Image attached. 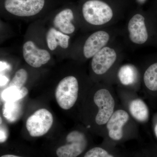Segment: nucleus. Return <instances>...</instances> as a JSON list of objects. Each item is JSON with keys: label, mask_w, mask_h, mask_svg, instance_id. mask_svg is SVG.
Wrapping results in <instances>:
<instances>
[{"label": "nucleus", "mask_w": 157, "mask_h": 157, "mask_svg": "<svg viewBox=\"0 0 157 157\" xmlns=\"http://www.w3.org/2000/svg\"><path fill=\"white\" fill-rule=\"evenodd\" d=\"M121 36L125 46L131 49L146 46L157 49V21L154 16L135 13L127 21Z\"/></svg>", "instance_id": "obj_1"}, {"label": "nucleus", "mask_w": 157, "mask_h": 157, "mask_svg": "<svg viewBox=\"0 0 157 157\" xmlns=\"http://www.w3.org/2000/svg\"><path fill=\"white\" fill-rule=\"evenodd\" d=\"M125 46L117 39L99 51L91 59L93 73L104 82L113 83L117 68L124 58Z\"/></svg>", "instance_id": "obj_2"}, {"label": "nucleus", "mask_w": 157, "mask_h": 157, "mask_svg": "<svg viewBox=\"0 0 157 157\" xmlns=\"http://www.w3.org/2000/svg\"><path fill=\"white\" fill-rule=\"evenodd\" d=\"M81 13L85 25L96 30L115 25L117 21L114 9L103 0H87L82 6Z\"/></svg>", "instance_id": "obj_3"}, {"label": "nucleus", "mask_w": 157, "mask_h": 157, "mask_svg": "<svg viewBox=\"0 0 157 157\" xmlns=\"http://www.w3.org/2000/svg\"><path fill=\"white\" fill-rule=\"evenodd\" d=\"M122 29L113 25L96 30L86 39L82 45V56L91 59L99 51L121 36Z\"/></svg>", "instance_id": "obj_4"}, {"label": "nucleus", "mask_w": 157, "mask_h": 157, "mask_svg": "<svg viewBox=\"0 0 157 157\" xmlns=\"http://www.w3.org/2000/svg\"><path fill=\"white\" fill-rule=\"evenodd\" d=\"M93 101L98 108L95 117L96 124L98 126L105 127L116 109L115 97L111 84L103 82L94 94Z\"/></svg>", "instance_id": "obj_5"}, {"label": "nucleus", "mask_w": 157, "mask_h": 157, "mask_svg": "<svg viewBox=\"0 0 157 157\" xmlns=\"http://www.w3.org/2000/svg\"><path fill=\"white\" fill-rule=\"evenodd\" d=\"M79 92V83L75 76H67L59 82L55 91L56 99L62 109L68 110L76 104Z\"/></svg>", "instance_id": "obj_6"}, {"label": "nucleus", "mask_w": 157, "mask_h": 157, "mask_svg": "<svg viewBox=\"0 0 157 157\" xmlns=\"http://www.w3.org/2000/svg\"><path fill=\"white\" fill-rule=\"evenodd\" d=\"M129 112L123 109H116L106 124L107 137L114 143L124 140L127 127L131 121Z\"/></svg>", "instance_id": "obj_7"}, {"label": "nucleus", "mask_w": 157, "mask_h": 157, "mask_svg": "<svg viewBox=\"0 0 157 157\" xmlns=\"http://www.w3.org/2000/svg\"><path fill=\"white\" fill-rule=\"evenodd\" d=\"M45 0H5L4 8L7 12L20 17L34 16L44 9Z\"/></svg>", "instance_id": "obj_8"}, {"label": "nucleus", "mask_w": 157, "mask_h": 157, "mask_svg": "<svg viewBox=\"0 0 157 157\" xmlns=\"http://www.w3.org/2000/svg\"><path fill=\"white\" fill-rule=\"evenodd\" d=\"M53 123L52 114L47 109H38L28 118L26 127L33 137L45 135L50 130Z\"/></svg>", "instance_id": "obj_9"}, {"label": "nucleus", "mask_w": 157, "mask_h": 157, "mask_svg": "<svg viewBox=\"0 0 157 157\" xmlns=\"http://www.w3.org/2000/svg\"><path fill=\"white\" fill-rule=\"evenodd\" d=\"M66 140L69 144L60 147L57 150L58 157H77L87 147V137L83 132L73 131L68 134Z\"/></svg>", "instance_id": "obj_10"}, {"label": "nucleus", "mask_w": 157, "mask_h": 157, "mask_svg": "<svg viewBox=\"0 0 157 157\" xmlns=\"http://www.w3.org/2000/svg\"><path fill=\"white\" fill-rule=\"evenodd\" d=\"M114 81L127 90L137 89L141 85L140 70L132 64H121L117 70Z\"/></svg>", "instance_id": "obj_11"}, {"label": "nucleus", "mask_w": 157, "mask_h": 157, "mask_svg": "<svg viewBox=\"0 0 157 157\" xmlns=\"http://www.w3.org/2000/svg\"><path fill=\"white\" fill-rule=\"evenodd\" d=\"M141 85L148 91H157V52L145 59L140 70Z\"/></svg>", "instance_id": "obj_12"}, {"label": "nucleus", "mask_w": 157, "mask_h": 157, "mask_svg": "<svg viewBox=\"0 0 157 157\" xmlns=\"http://www.w3.org/2000/svg\"><path fill=\"white\" fill-rule=\"evenodd\" d=\"M23 56L26 63L31 67L38 68L47 63L51 59L48 51L40 49L33 41H28L23 45Z\"/></svg>", "instance_id": "obj_13"}, {"label": "nucleus", "mask_w": 157, "mask_h": 157, "mask_svg": "<svg viewBox=\"0 0 157 157\" xmlns=\"http://www.w3.org/2000/svg\"><path fill=\"white\" fill-rule=\"evenodd\" d=\"M74 14L72 9L67 8L61 10L55 16L53 25L56 28L63 33L70 35L75 32L76 27L73 23Z\"/></svg>", "instance_id": "obj_14"}, {"label": "nucleus", "mask_w": 157, "mask_h": 157, "mask_svg": "<svg viewBox=\"0 0 157 157\" xmlns=\"http://www.w3.org/2000/svg\"><path fill=\"white\" fill-rule=\"evenodd\" d=\"M128 109L131 117L138 122L144 123L148 120V107L144 101L140 98L132 99L129 102Z\"/></svg>", "instance_id": "obj_15"}, {"label": "nucleus", "mask_w": 157, "mask_h": 157, "mask_svg": "<svg viewBox=\"0 0 157 157\" xmlns=\"http://www.w3.org/2000/svg\"><path fill=\"white\" fill-rule=\"evenodd\" d=\"M28 93V90L25 87H23L21 89L9 87L2 93V98L6 102L18 101L25 98Z\"/></svg>", "instance_id": "obj_16"}, {"label": "nucleus", "mask_w": 157, "mask_h": 157, "mask_svg": "<svg viewBox=\"0 0 157 157\" xmlns=\"http://www.w3.org/2000/svg\"><path fill=\"white\" fill-rule=\"evenodd\" d=\"M83 157H119L112 150L101 147H93L88 151Z\"/></svg>", "instance_id": "obj_17"}, {"label": "nucleus", "mask_w": 157, "mask_h": 157, "mask_svg": "<svg viewBox=\"0 0 157 157\" xmlns=\"http://www.w3.org/2000/svg\"><path fill=\"white\" fill-rule=\"evenodd\" d=\"M28 77V75L26 70L24 69H19L14 74V77L9 83V87L21 89L26 82Z\"/></svg>", "instance_id": "obj_18"}, {"label": "nucleus", "mask_w": 157, "mask_h": 157, "mask_svg": "<svg viewBox=\"0 0 157 157\" xmlns=\"http://www.w3.org/2000/svg\"><path fill=\"white\" fill-rule=\"evenodd\" d=\"M17 101H6L3 107V114L9 121L15 120L16 118L15 115L19 112V105L17 104Z\"/></svg>", "instance_id": "obj_19"}, {"label": "nucleus", "mask_w": 157, "mask_h": 157, "mask_svg": "<svg viewBox=\"0 0 157 157\" xmlns=\"http://www.w3.org/2000/svg\"><path fill=\"white\" fill-rule=\"evenodd\" d=\"M54 34L53 41L57 46H59L63 49L69 47L70 36L67 34L63 33L56 29L52 28Z\"/></svg>", "instance_id": "obj_20"}, {"label": "nucleus", "mask_w": 157, "mask_h": 157, "mask_svg": "<svg viewBox=\"0 0 157 157\" xmlns=\"http://www.w3.org/2000/svg\"><path fill=\"white\" fill-rule=\"evenodd\" d=\"M7 135H6V130H4L3 128H1V143H3L6 141L7 139Z\"/></svg>", "instance_id": "obj_21"}, {"label": "nucleus", "mask_w": 157, "mask_h": 157, "mask_svg": "<svg viewBox=\"0 0 157 157\" xmlns=\"http://www.w3.org/2000/svg\"><path fill=\"white\" fill-rule=\"evenodd\" d=\"M1 157H21L20 156H17L14 155H6L2 156Z\"/></svg>", "instance_id": "obj_22"}, {"label": "nucleus", "mask_w": 157, "mask_h": 157, "mask_svg": "<svg viewBox=\"0 0 157 157\" xmlns=\"http://www.w3.org/2000/svg\"><path fill=\"white\" fill-rule=\"evenodd\" d=\"M154 132L155 135L156 137L157 138V124H156V125L155 126Z\"/></svg>", "instance_id": "obj_23"}, {"label": "nucleus", "mask_w": 157, "mask_h": 157, "mask_svg": "<svg viewBox=\"0 0 157 157\" xmlns=\"http://www.w3.org/2000/svg\"><path fill=\"white\" fill-rule=\"evenodd\" d=\"M155 19H156V21H157V16H154Z\"/></svg>", "instance_id": "obj_24"}, {"label": "nucleus", "mask_w": 157, "mask_h": 157, "mask_svg": "<svg viewBox=\"0 0 157 157\" xmlns=\"http://www.w3.org/2000/svg\"><path fill=\"white\" fill-rule=\"evenodd\" d=\"M140 1H141V2H142V1H144V0H140Z\"/></svg>", "instance_id": "obj_25"}]
</instances>
